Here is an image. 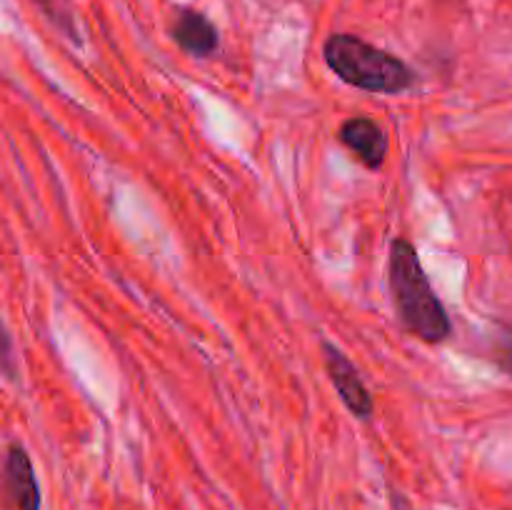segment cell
<instances>
[{"mask_svg": "<svg viewBox=\"0 0 512 510\" xmlns=\"http://www.w3.org/2000/svg\"><path fill=\"white\" fill-rule=\"evenodd\" d=\"M390 290L400 320L413 335L425 343H440L450 335L448 310L435 295L428 273L410 240L398 238L390 245Z\"/></svg>", "mask_w": 512, "mask_h": 510, "instance_id": "1", "label": "cell"}, {"mask_svg": "<svg viewBox=\"0 0 512 510\" xmlns=\"http://www.w3.org/2000/svg\"><path fill=\"white\" fill-rule=\"evenodd\" d=\"M323 55L328 68L343 83L365 93L395 95L413 88L415 73L405 60L383 48L365 43L358 35L335 33L325 40Z\"/></svg>", "mask_w": 512, "mask_h": 510, "instance_id": "2", "label": "cell"}, {"mask_svg": "<svg viewBox=\"0 0 512 510\" xmlns=\"http://www.w3.org/2000/svg\"><path fill=\"white\" fill-rule=\"evenodd\" d=\"M325 368H328L330 383L338 390L340 400L355 418H370L373 415V395L368 385L360 378L358 368L345 358V353L335 345H325Z\"/></svg>", "mask_w": 512, "mask_h": 510, "instance_id": "3", "label": "cell"}, {"mask_svg": "<svg viewBox=\"0 0 512 510\" xmlns=\"http://www.w3.org/2000/svg\"><path fill=\"white\" fill-rule=\"evenodd\" d=\"M338 138L365 168L380 170L388 155V135L373 118H348L338 130Z\"/></svg>", "mask_w": 512, "mask_h": 510, "instance_id": "4", "label": "cell"}, {"mask_svg": "<svg viewBox=\"0 0 512 510\" xmlns=\"http://www.w3.org/2000/svg\"><path fill=\"white\" fill-rule=\"evenodd\" d=\"M5 490L18 510H40V488L33 463L20 445H13L5 458Z\"/></svg>", "mask_w": 512, "mask_h": 510, "instance_id": "5", "label": "cell"}, {"mask_svg": "<svg viewBox=\"0 0 512 510\" xmlns=\"http://www.w3.org/2000/svg\"><path fill=\"white\" fill-rule=\"evenodd\" d=\"M173 40L195 58H208L218 50V30L198 10H180L173 23Z\"/></svg>", "mask_w": 512, "mask_h": 510, "instance_id": "6", "label": "cell"}, {"mask_svg": "<svg viewBox=\"0 0 512 510\" xmlns=\"http://www.w3.org/2000/svg\"><path fill=\"white\" fill-rule=\"evenodd\" d=\"M10 355V338L8 333H5V328L0 325V360H8Z\"/></svg>", "mask_w": 512, "mask_h": 510, "instance_id": "7", "label": "cell"}, {"mask_svg": "<svg viewBox=\"0 0 512 510\" xmlns=\"http://www.w3.org/2000/svg\"><path fill=\"white\" fill-rule=\"evenodd\" d=\"M40 3H43L45 10H50L53 15H58V8L65 3V0H40Z\"/></svg>", "mask_w": 512, "mask_h": 510, "instance_id": "8", "label": "cell"}]
</instances>
